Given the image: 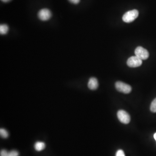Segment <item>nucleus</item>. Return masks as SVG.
<instances>
[{"label": "nucleus", "mask_w": 156, "mask_h": 156, "mask_svg": "<svg viewBox=\"0 0 156 156\" xmlns=\"http://www.w3.org/2000/svg\"><path fill=\"white\" fill-rule=\"evenodd\" d=\"M138 11L137 10L129 11L124 14L123 20L126 23H131L138 18Z\"/></svg>", "instance_id": "obj_1"}, {"label": "nucleus", "mask_w": 156, "mask_h": 156, "mask_svg": "<svg viewBox=\"0 0 156 156\" xmlns=\"http://www.w3.org/2000/svg\"><path fill=\"white\" fill-rule=\"evenodd\" d=\"M115 86L117 91L124 94H129L131 91V87L122 82H117L115 83Z\"/></svg>", "instance_id": "obj_2"}, {"label": "nucleus", "mask_w": 156, "mask_h": 156, "mask_svg": "<svg viewBox=\"0 0 156 156\" xmlns=\"http://www.w3.org/2000/svg\"><path fill=\"white\" fill-rule=\"evenodd\" d=\"M135 55L142 60H147L149 56V53L146 49L141 46H138L135 50Z\"/></svg>", "instance_id": "obj_3"}, {"label": "nucleus", "mask_w": 156, "mask_h": 156, "mask_svg": "<svg viewBox=\"0 0 156 156\" xmlns=\"http://www.w3.org/2000/svg\"><path fill=\"white\" fill-rule=\"evenodd\" d=\"M117 116L119 121L124 124H128L130 122L131 120L130 115L124 110L118 111L117 113Z\"/></svg>", "instance_id": "obj_4"}, {"label": "nucleus", "mask_w": 156, "mask_h": 156, "mask_svg": "<svg viewBox=\"0 0 156 156\" xmlns=\"http://www.w3.org/2000/svg\"><path fill=\"white\" fill-rule=\"evenodd\" d=\"M128 66L132 68L139 67L142 64V60L137 56H132L130 57L127 62Z\"/></svg>", "instance_id": "obj_5"}, {"label": "nucleus", "mask_w": 156, "mask_h": 156, "mask_svg": "<svg viewBox=\"0 0 156 156\" xmlns=\"http://www.w3.org/2000/svg\"><path fill=\"white\" fill-rule=\"evenodd\" d=\"M52 16L51 11L48 9L44 8L40 10L38 13V17L40 20L46 21L49 20Z\"/></svg>", "instance_id": "obj_6"}, {"label": "nucleus", "mask_w": 156, "mask_h": 156, "mask_svg": "<svg viewBox=\"0 0 156 156\" xmlns=\"http://www.w3.org/2000/svg\"><path fill=\"white\" fill-rule=\"evenodd\" d=\"M89 88L91 90H96L98 86V82L97 79L95 77H91L89 79L88 84Z\"/></svg>", "instance_id": "obj_7"}, {"label": "nucleus", "mask_w": 156, "mask_h": 156, "mask_svg": "<svg viewBox=\"0 0 156 156\" xmlns=\"http://www.w3.org/2000/svg\"><path fill=\"white\" fill-rule=\"evenodd\" d=\"M45 143L41 141H37L35 143L34 147L35 149L37 151H40L43 150L45 148Z\"/></svg>", "instance_id": "obj_8"}, {"label": "nucleus", "mask_w": 156, "mask_h": 156, "mask_svg": "<svg viewBox=\"0 0 156 156\" xmlns=\"http://www.w3.org/2000/svg\"><path fill=\"white\" fill-rule=\"evenodd\" d=\"M8 30L9 27L8 25L3 24L0 25V33L1 34H6L8 32Z\"/></svg>", "instance_id": "obj_9"}, {"label": "nucleus", "mask_w": 156, "mask_h": 156, "mask_svg": "<svg viewBox=\"0 0 156 156\" xmlns=\"http://www.w3.org/2000/svg\"><path fill=\"white\" fill-rule=\"evenodd\" d=\"M0 135L2 138H6L8 137V133L7 130L5 129H0Z\"/></svg>", "instance_id": "obj_10"}, {"label": "nucleus", "mask_w": 156, "mask_h": 156, "mask_svg": "<svg viewBox=\"0 0 156 156\" xmlns=\"http://www.w3.org/2000/svg\"><path fill=\"white\" fill-rule=\"evenodd\" d=\"M150 110L152 112H156V98H155L151 103L150 106Z\"/></svg>", "instance_id": "obj_11"}, {"label": "nucleus", "mask_w": 156, "mask_h": 156, "mask_svg": "<svg viewBox=\"0 0 156 156\" xmlns=\"http://www.w3.org/2000/svg\"><path fill=\"white\" fill-rule=\"evenodd\" d=\"M19 152L17 150H12L9 152V156H18Z\"/></svg>", "instance_id": "obj_12"}, {"label": "nucleus", "mask_w": 156, "mask_h": 156, "mask_svg": "<svg viewBox=\"0 0 156 156\" xmlns=\"http://www.w3.org/2000/svg\"><path fill=\"white\" fill-rule=\"evenodd\" d=\"M1 156H9V152L6 150H1L0 153Z\"/></svg>", "instance_id": "obj_13"}, {"label": "nucleus", "mask_w": 156, "mask_h": 156, "mask_svg": "<svg viewBox=\"0 0 156 156\" xmlns=\"http://www.w3.org/2000/svg\"><path fill=\"white\" fill-rule=\"evenodd\" d=\"M115 156H125V155L123 150H119L116 152Z\"/></svg>", "instance_id": "obj_14"}, {"label": "nucleus", "mask_w": 156, "mask_h": 156, "mask_svg": "<svg viewBox=\"0 0 156 156\" xmlns=\"http://www.w3.org/2000/svg\"><path fill=\"white\" fill-rule=\"evenodd\" d=\"M80 1V0H69L70 2L74 4H77L79 3V2Z\"/></svg>", "instance_id": "obj_15"}, {"label": "nucleus", "mask_w": 156, "mask_h": 156, "mask_svg": "<svg viewBox=\"0 0 156 156\" xmlns=\"http://www.w3.org/2000/svg\"><path fill=\"white\" fill-rule=\"evenodd\" d=\"M1 1H2L4 2L7 3L10 1L11 0H1Z\"/></svg>", "instance_id": "obj_16"}, {"label": "nucleus", "mask_w": 156, "mask_h": 156, "mask_svg": "<svg viewBox=\"0 0 156 156\" xmlns=\"http://www.w3.org/2000/svg\"><path fill=\"white\" fill-rule=\"evenodd\" d=\"M154 138H155V140L156 141V133L155 134H154Z\"/></svg>", "instance_id": "obj_17"}]
</instances>
